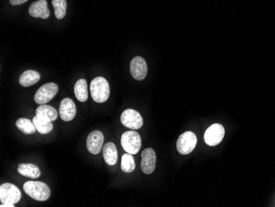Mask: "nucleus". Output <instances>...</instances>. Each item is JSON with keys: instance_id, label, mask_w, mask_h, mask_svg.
Returning a JSON list of instances; mask_svg holds the SVG:
<instances>
[{"instance_id": "f257e3e1", "label": "nucleus", "mask_w": 275, "mask_h": 207, "mask_svg": "<svg viewBox=\"0 0 275 207\" xmlns=\"http://www.w3.org/2000/svg\"><path fill=\"white\" fill-rule=\"evenodd\" d=\"M23 190L26 193L34 200L38 201H45L50 198V187L42 182L28 181L23 185Z\"/></svg>"}, {"instance_id": "f03ea898", "label": "nucleus", "mask_w": 275, "mask_h": 207, "mask_svg": "<svg viewBox=\"0 0 275 207\" xmlns=\"http://www.w3.org/2000/svg\"><path fill=\"white\" fill-rule=\"evenodd\" d=\"M91 95L96 102L102 104L107 101L110 96V85L103 77H97L91 82Z\"/></svg>"}, {"instance_id": "7ed1b4c3", "label": "nucleus", "mask_w": 275, "mask_h": 207, "mask_svg": "<svg viewBox=\"0 0 275 207\" xmlns=\"http://www.w3.org/2000/svg\"><path fill=\"white\" fill-rule=\"evenodd\" d=\"M141 144V137L136 131H126L122 135L121 145L127 153L135 154L140 150Z\"/></svg>"}, {"instance_id": "20e7f679", "label": "nucleus", "mask_w": 275, "mask_h": 207, "mask_svg": "<svg viewBox=\"0 0 275 207\" xmlns=\"http://www.w3.org/2000/svg\"><path fill=\"white\" fill-rule=\"evenodd\" d=\"M20 190L12 183H4L0 187V201L4 204L14 205L20 201Z\"/></svg>"}, {"instance_id": "39448f33", "label": "nucleus", "mask_w": 275, "mask_h": 207, "mask_svg": "<svg viewBox=\"0 0 275 207\" xmlns=\"http://www.w3.org/2000/svg\"><path fill=\"white\" fill-rule=\"evenodd\" d=\"M197 137L194 133L186 131L180 135L176 142V148L179 153L186 156L191 153L196 146Z\"/></svg>"}, {"instance_id": "423d86ee", "label": "nucleus", "mask_w": 275, "mask_h": 207, "mask_svg": "<svg viewBox=\"0 0 275 207\" xmlns=\"http://www.w3.org/2000/svg\"><path fill=\"white\" fill-rule=\"evenodd\" d=\"M58 91L59 87L56 83H45L36 91L34 97L35 101L40 105L47 104L48 101H50L56 96Z\"/></svg>"}, {"instance_id": "0eeeda50", "label": "nucleus", "mask_w": 275, "mask_h": 207, "mask_svg": "<svg viewBox=\"0 0 275 207\" xmlns=\"http://www.w3.org/2000/svg\"><path fill=\"white\" fill-rule=\"evenodd\" d=\"M122 125L130 130H139L144 125L142 116L133 109H126L122 113L120 117Z\"/></svg>"}, {"instance_id": "6e6552de", "label": "nucleus", "mask_w": 275, "mask_h": 207, "mask_svg": "<svg viewBox=\"0 0 275 207\" xmlns=\"http://www.w3.org/2000/svg\"><path fill=\"white\" fill-rule=\"evenodd\" d=\"M225 135V130L221 124H213L204 133V141L210 146H216L221 143Z\"/></svg>"}, {"instance_id": "1a4fd4ad", "label": "nucleus", "mask_w": 275, "mask_h": 207, "mask_svg": "<svg viewBox=\"0 0 275 207\" xmlns=\"http://www.w3.org/2000/svg\"><path fill=\"white\" fill-rule=\"evenodd\" d=\"M141 157H142L141 169L143 173L145 174H153L155 170L156 162H157L155 151L152 148H147L143 151Z\"/></svg>"}, {"instance_id": "9d476101", "label": "nucleus", "mask_w": 275, "mask_h": 207, "mask_svg": "<svg viewBox=\"0 0 275 207\" xmlns=\"http://www.w3.org/2000/svg\"><path fill=\"white\" fill-rule=\"evenodd\" d=\"M130 72L136 80L145 79L148 74V66L145 59L141 57H134L130 62Z\"/></svg>"}, {"instance_id": "9b49d317", "label": "nucleus", "mask_w": 275, "mask_h": 207, "mask_svg": "<svg viewBox=\"0 0 275 207\" xmlns=\"http://www.w3.org/2000/svg\"><path fill=\"white\" fill-rule=\"evenodd\" d=\"M104 143V135L101 131H94L88 135L87 148L92 154H98L102 150Z\"/></svg>"}, {"instance_id": "f8f14e48", "label": "nucleus", "mask_w": 275, "mask_h": 207, "mask_svg": "<svg viewBox=\"0 0 275 207\" xmlns=\"http://www.w3.org/2000/svg\"><path fill=\"white\" fill-rule=\"evenodd\" d=\"M76 106L72 99L64 98L59 105V116L64 122H70L76 116Z\"/></svg>"}, {"instance_id": "ddd939ff", "label": "nucleus", "mask_w": 275, "mask_h": 207, "mask_svg": "<svg viewBox=\"0 0 275 207\" xmlns=\"http://www.w3.org/2000/svg\"><path fill=\"white\" fill-rule=\"evenodd\" d=\"M29 14L33 18L46 19L50 17V9H48L46 0H38L32 3L29 8Z\"/></svg>"}, {"instance_id": "4468645a", "label": "nucleus", "mask_w": 275, "mask_h": 207, "mask_svg": "<svg viewBox=\"0 0 275 207\" xmlns=\"http://www.w3.org/2000/svg\"><path fill=\"white\" fill-rule=\"evenodd\" d=\"M102 153H103L104 160L107 165L113 166L117 163V149L112 142H108L104 145Z\"/></svg>"}, {"instance_id": "2eb2a0df", "label": "nucleus", "mask_w": 275, "mask_h": 207, "mask_svg": "<svg viewBox=\"0 0 275 207\" xmlns=\"http://www.w3.org/2000/svg\"><path fill=\"white\" fill-rule=\"evenodd\" d=\"M41 79L40 74L36 72L35 70H27L23 72L19 78V83L23 87H30V86L34 85L36 83H38Z\"/></svg>"}, {"instance_id": "dca6fc26", "label": "nucleus", "mask_w": 275, "mask_h": 207, "mask_svg": "<svg viewBox=\"0 0 275 207\" xmlns=\"http://www.w3.org/2000/svg\"><path fill=\"white\" fill-rule=\"evenodd\" d=\"M18 174L30 178H38L41 171L38 167L32 164H21L18 167Z\"/></svg>"}, {"instance_id": "f3484780", "label": "nucleus", "mask_w": 275, "mask_h": 207, "mask_svg": "<svg viewBox=\"0 0 275 207\" xmlns=\"http://www.w3.org/2000/svg\"><path fill=\"white\" fill-rule=\"evenodd\" d=\"M36 114L37 117H42V118L49 120L51 122H54L58 118V112L56 109L53 107L45 105V104L37 108Z\"/></svg>"}, {"instance_id": "a211bd4d", "label": "nucleus", "mask_w": 275, "mask_h": 207, "mask_svg": "<svg viewBox=\"0 0 275 207\" xmlns=\"http://www.w3.org/2000/svg\"><path fill=\"white\" fill-rule=\"evenodd\" d=\"M75 97L79 101L84 102L88 98V83L84 79H79L75 85Z\"/></svg>"}, {"instance_id": "6ab92c4d", "label": "nucleus", "mask_w": 275, "mask_h": 207, "mask_svg": "<svg viewBox=\"0 0 275 207\" xmlns=\"http://www.w3.org/2000/svg\"><path fill=\"white\" fill-rule=\"evenodd\" d=\"M32 122L36 126V131L42 135L51 132L53 130V124H52L51 121H49V120L36 116L32 119Z\"/></svg>"}, {"instance_id": "aec40b11", "label": "nucleus", "mask_w": 275, "mask_h": 207, "mask_svg": "<svg viewBox=\"0 0 275 207\" xmlns=\"http://www.w3.org/2000/svg\"><path fill=\"white\" fill-rule=\"evenodd\" d=\"M16 126L19 131L26 135H32L36 131V126L32 121L27 118H20L16 122Z\"/></svg>"}, {"instance_id": "412c9836", "label": "nucleus", "mask_w": 275, "mask_h": 207, "mask_svg": "<svg viewBox=\"0 0 275 207\" xmlns=\"http://www.w3.org/2000/svg\"><path fill=\"white\" fill-rule=\"evenodd\" d=\"M135 169V161L132 154L125 153L122 156L121 170L126 174H130Z\"/></svg>"}, {"instance_id": "4be33fe9", "label": "nucleus", "mask_w": 275, "mask_h": 207, "mask_svg": "<svg viewBox=\"0 0 275 207\" xmlns=\"http://www.w3.org/2000/svg\"><path fill=\"white\" fill-rule=\"evenodd\" d=\"M52 5L54 9V14L58 19L64 18L67 9L66 0H52Z\"/></svg>"}, {"instance_id": "5701e85b", "label": "nucleus", "mask_w": 275, "mask_h": 207, "mask_svg": "<svg viewBox=\"0 0 275 207\" xmlns=\"http://www.w3.org/2000/svg\"><path fill=\"white\" fill-rule=\"evenodd\" d=\"M27 0H9V2L12 5H20L22 4L27 2Z\"/></svg>"}, {"instance_id": "b1692460", "label": "nucleus", "mask_w": 275, "mask_h": 207, "mask_svg": "<svg viewBox=\"0 0 275 207\" xmlns=\"http://www.w3.org/2000/svg\"><path fill=\"white\" fill-rule=\"evenodd\" d=\"M1 207H14V205H11V204H4V203H2L1 204V205H0Z\"/></svg>"}]
</instances>
